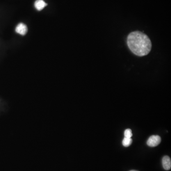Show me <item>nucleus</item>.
Listing matches in <instances>:
<instances>
[{"instance_id": "obj_1", "label": "nucleus", "mask_w": 171, "mask_h": 171, "mask_svg": "<svg viewBox=\"0 0 171 171\" xmlns=\"http://www.w3.org/2000/svg\"><path fill=\"white\" fill-rule=\"evenodd\" d=\"M128 48L133 54L139 57L146 56L152 49V42L147 34L140 31L130 33L127 37Z\"/></svg>"}, {"instance_id": "obj_8", "label": "nucleus", "mask_w": 171, "mask_h": 171, "mask_svg": "<svg viewBox=\"0 0 171 171\" xmlns=\"http://www.w3.org/2000/svg\"><path fill=\"white\" fill-rule=\"evenodd\" d=\"M136 171V170H131V171Z\"/></svg>"}, {"instance_id": "obj_3", "label": "nucleus", "mask_w": 171, "mask_h": 171, "mask_svg": "<svg viewBox=\"0 0 171 171\" xmlns=\"http://www.w3.org/2000/svg\"><path fill=\"white\" fill-rule=\"evenodd\" d=\"M15 31L20 35H25L28 31V28L26 25L23 23H19L16 27Z\"/></svg>"}, {"instance_id": "obj_6", "label": "nucleus", "mask_w": 171, "mask_h": 171, "mask_svg": "<svg viewBox=\"0 0 171 171\" xmlns=\"http://www.w3.org/2000/svg\"><path fill=\"white\" fill-rule=\"evenodd\" d=\"M132 142V139L131 138H125L122 141V144L124 147H128L129 146Z\"/></svg>"}, {"instance_id": "obj_7", "label": "nucleus", "mask_w": 171, "mask_h": 171, "mask_svg": "<svg viewBox=\"0 0 171 171\" xmlns=\"http://www.w3.org/2000/svg\"><path fill=\"white\" fill-rule=\"evenodd\" d=\"M124 136L125 138H131V137L132 136V130L130 129H127L124 131Z\"/></svg>"}, {"instance_id": "obj_4", "label": "nucleus", "mask_w": 171, "mask_h": 171, "mask_svg": "<svg viewBox=\"0 0 171 171\" xmlns=\"http://www.w3.org/2000/svg\"><path fill=\"white\" fill-rule=\"evenodd\" d=\"M162 165L165 170H169L171 168V160L168 156H165L162 159Z\"/></svg>"}, {"instance_id": "obj_2", "label": "nucleus", "mask_w": 171, "mask_h": 171, "mask_svg": "<svg viewBox=\"0 0 171 171\" xmlns=\"http://www.w3.org/2000/svg\"><path fill=\"white\" fill-rule=\"evenodd\" d=\"M160 136L157 135H153L151 136L147 141V145L149 147H156L159 145L161 142Z\"/></svg>"}, {"instance_id": "obj_5", "label": "nucleus", "mask_w": 171, "mask_h": 171, "mask_svg": "<svg viewBox=\"0 0 171 171\" xmlns=\"http://www.w3.org/2000/svg\"><path fill=\"white\" fill-rule=\"evenodd\" d=\"M47 5V3L43 0H37L34 3L35 8L38 10H42Z\"/></svg>"}]
</instances>
